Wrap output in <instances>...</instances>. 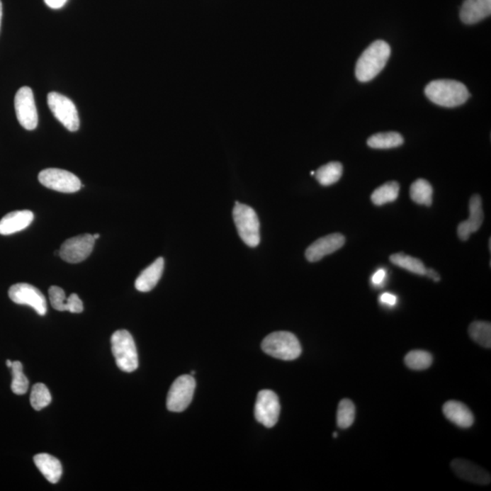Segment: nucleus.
<instances>
[{"mask_svg":"<svg viewBox=\"0 0 491 491\" xmlns=\"http://www.w3.org/2000/svg\"><path fill=\"white\" fill-rule=\"evenodd\" d=\"M451 468L461 479L470 482L487 485L490 483V475L484 468L463 458H456L451 462Z\"/></svg>","mask_w":491,"mask_h":491,"instance_id":"2eb2a0df","label":"nucleus"},{"mask_svg":"<svg viewBox=\"0 0 491 491\" xmlns=\"http://www.w3.org/2000/svg\"><path fill=\"white\" fill-rule=\"evenodd\" d=\"M390 47L384 40H376L361 54L356 65V78L368 82L384 69L390 56Z\"/></svg>","mask_w":491,"mask_h":491,"instance_id":"f03ea898","label":"nucleus"},{"mask_svg":"<svg viewBox=\"0 0 491 491\" xmlns=\"http://www.w3.org/2000/svg\"><path fill=\"white\" fill-rule=\"evenodd\" d=\"M47 104L54 117L69 131H77L79 128V118L76 106L69 98L57 92L47 95Z\"/></svg>","mask_w":491,"mask_h":491,"instance_id":"0eeeda50","label":"nucleus"},{"mask_svg":"<svg viewBox=\"0 0 491 491\" xmlns=\"http://www.w3.org/2000/svg\"><path fill=\"white\" fill-rule=\"evenodd\" d=\"M443 413L449 422L460 428H470L474 423V416L465 404L457 400H449L443 406Z\"/></svg>","mask_w":491,"mask_h":491,"instance_id":"6ab92c4d","label":"nucleus"},{"mask_svg":"<svg viewBox=\"0 0 491 491\" xmlns=\"http://www.w3.org/2000/svg\"><path fill=\"white\" fill-rule=\"evenodd\" d=\"M390 259L394 265L414 273V274L419 276H426L427 274V269H428L419 259L405 255L404 253H396V254L391 255Z\"/></svg>","mask_w":491,"mask_h":491,"instance_id":"a878e982","label":"nucleus"},{"mask_svg":"<svg viewBox=\"0 0 491 491\" xmlns=\"http://www.w3.org/2000/svg\"><path fill=\"white\" fill-rule=\"evenodd\" d=\"M346 242L345 237L340 233L330 234L320 237L315 242L311 244L307 249L305 256L310 262H317L322 259L324 256L342 249Z\"/></svg>","mask_w":491,"mask_h":491,"instance_id":"ddd939ff","label":"nucleus"},{"mask_svg":"<svg viewBox=\"0 0 491 491\" xmlns=\"http://www.w3.org/2000/svg\"><path fill=\"white\" fill-rule=\"evenodd\" d=\"M470 338L484 348H491V325L490 322H475L468 327Z\"/></svg>","mask_w":491,"mask_h":491,"instance_id":"bb28decb","label":"nucleus"},{"mask_svg":"<svg viewBox=\"0 0 491 491\" xmlns=\"http://www.w3.org/2000/svg\"><path fill=\"white\" fill-rule=\"evenodd\" d=\"M261 348L268 355L282 361H294L303 351L297 337L288 332L269 334L263 340Z\"/></svg>","mask_w":491,"mask_h":491,"instance_id":"7ed1b4c3","label":"nucleus"},{"mask_svg":"<svg viewBox=\"0 0 491 491\" xmlns=\"http://www.w3.org/2000/svg\"><path fill=\"white\" fill-rule=\"evenodd\" d=\"M333 436H334V438H337V436H338V433H337V432L333 433Z\"/></svg>","mask_w":491,"mask_h":491,"instance_id":"58836bf2","label":"nucleus"},{"mask_svg":"<svg viewBox=\"0 0 491 491\" xmlns=\"http://www.w3.org/2000/svg\"><path fill=\"white\" fill-rule=\"evenodd\" d=\"M44 1L50 9H59L65 6L67 0H44Z\"/></svg>","mask_w":491,"mask_h":491,"instance_id":"72a5a7b5","label":"nucleus"},{"mask_svg":"<svg viewBox=\"0 0 491 491\" xmlns=\"http://www.w3.org/2000/svg\"><path fill=\"white\" fill-rule=\"evenodd\" d=\"M112 353L122 371L133 372L139 368V357L133 337L128 330H118L111 337Z\"/></svg>","mask_w":491,"mask_h":491,"instance_id":"20e7f679","label":"nucleus"},{"mask_svg":"<svg viewBox=\"0 0 491 491\" xmlns=\"http://www.w3.org/2000/svg\"><path fill=\"white\" fill-rule=\"evenodd\" d=\"M34 220V214L30 210H19L6 214L0 220V234L11 235L27 229Z\"/></svg>","mask_w":491,"mask_h":491,"instance_id":"a211bd4d","label":"nucleus"},{"mask_svg":"<svg viewBox=\"0 0 491 491\" xmlns=\"http://www.w3.org/2000/svg\"><path fill=\"white\" fill-rule=\"evenodd\" d=\"M410 198L417 204L429 207L432 204L433 188L426 179H419L410 186Z\"/></svg>","mask_w":491,"mask_h":491,"instance_id":"4be33fe9","label":"nucleus"},{"mask_svg":"<svg viewBox=\"0 0 491 491\" xmlns=\"http://www.w3.org/2000/svg\"><path fill=\"white\" fill-rule=\"evenodd\" d=\"M233 218L237 230V233L244 243L249 247H256L261 242L259 235V220L258 215L252 208L236 202L233 208Z\"/></svg>","mask_w":491,"mask_h":491,"instance_id":"39448f33","label":"nucleus"},{"mask_svg":"<svg viewBox=\"0 0 491 491\" xmlns=\"http://www.w3.org/2000/svg\"><path fill=\"white\" fill-rule=\"evenodd\" d=\"M356 409L354 403L351 400L345 399L340 401L337 412V422L339 428L346 429L353 424L355 420Z\"/></svg>","mask_w":491,"mask_h":491,"instance_id":"c85d7f7f","label":"nucleus"},{"mask_svg":"<svg viewBox=\"0 0 491 491\" xmlns=\"http://www.w3.org/2000/svg\"><path fill=\"white\" fill-rule=\"evenodd\" d=\"M51 400V395L49 388L43 383L35 384L32 388L30 394V404L32 407L36 410H41L49 406Z\"/></svg>","mask_w":491,"mask_h":491,"instance_id":"7c9ffc66","label":"nucleus"},{"mask_svg":"<svg viewBox=\"0 0 491 491\" xmlns=\"http://www.w3.org/2000/svg\"><path fill=\"white\" fill-rule=\"evenodd\" d=\"M51 306L57 311H69L72 313H81L84 306L77 294L66 298L65 291L57 286H52L49 290Z\"/></svg>","mask_w":491,"mask_h":491,"instance_id":"f3484780","label":"nucleus"},{"mask_svg":"<svg viewBox=\"0 0 491 491\" xmlns=\"http://www.w3.org/2000/svg\"><path fill=\"white\" fill-rule=\"evenodd\" d=\"M34 462L40 473L50 483L59 482L62 476V465L57 458L50 454L41 453L35 456Z\"/></svg>","mask_w":491,"mask_h":491,"instance_id":"412c9836","label":"nucleus"},{"mask_svg":"<svg viewBox=\"0 0 491 491\" xmlns=\"http://www.w3.org/2000/svg\"><path fill=\"white\" fill-rule=\"evenodd\" d=\"M380 300L382 304L388 305V306H395L397 303V297L391 293H383L380 295Z\"/></svg>","mask_w":491,"mask_h":491,"instance_id":"473e14b6","label":"nucleus"},{"mask_svg":"<svg viewBox=\"0 0 491 491\" xmlns=\"http://www.w3.org/2000/svg\"><path fill=\"white\" fill-rule=\"evenodd\" d=\"M403 137L397 132L378 133L368 140V146L372 149H388L402 145Z\"/></svg>","mask_w":491,"mask_h":491,"instance_id":"b1692460","label":"nucleus"},{"mask_svg":"<svg viewBox=\"0 0 491 491\" xmlns=\"http://www.w3.org/2000/svg\"><path fill=\"white\" fill-rule=\"evenodd\" d=\"M6 366H8L9 368H11L13 361H9V359H8V361H6Z\"/></svg>","mask_w":491,"mask_h":491,"instance_id":"e433bc0d","label":"nucleus"},{"mask_svg":"<svg viewBox=\"0 0 491 491\" xmlns=\"http://www.w3.org/2000/svg\"><path fill=\"white\" fill-rule=\"evenodd\" d=\"M279 413L281 404L277 394L268 390L259 391L255 405L256 422L266 428H272L277 424Z\"/></svg>","mask_w":491,"mask_h":491,"instance_id":"9b49d317","label":"nucleus"},{"mask_svg":"<svg viewBox=\"0 0 491 491\" xmlns=\"http://www.w3.org/2000/svg\"><path fill=\"white\" fill-rule=\"evenodd\" d=\"M482 200L480 195H473L470 201V217L462 221L458 227V236L463 242L470 239L471 234L477 232L483 223Z\"/></svg>","mask_w":491,"mask_h":491,"instance_id":"4468645a","label":"nucleus"},{"mask_svg":"<svg viewBox=\"0 0 491 491\" xmlns=\"http://www.w3.org/2000/svg\"><path fill=\"white\" fill-rule=\"evenodd\" d=\"M11 371L13 377L11 390L13 393L17 395L27 393L30 382H28V378L23 373V365H22L21 361H13Z\"/></svg>","mask_w":491,"mask_h":491,"instance_id":"c756f323","label":"nucleus"},{"mask_svg":"<svg viewBox=\"0 0 491 491\" xmlns=\"http://www.w3.org/2000/svg\"><path fill=\"white\" fill-rule=\"evenodd\" d=\"M94 245L95 239L93 235L83 234L67 239L61 245L59 254L63 261L76 264L85 261L91 254Z\"/></svg>","mask_w":491,"mask_h":491,"instance_id":"9d476101","label":"nucleus"},{"mask_svg":"<svg viewBox=\"0 0 491 491\" xmlns=\"http://www.w3.org/2000/svg\"><path fill=\"white\" fill-rule=\"evenodd\" d=\"M426 276H428L429 278H432L433 281H434L436 282L439 281V279H441V278H439L438 273H436L434 271V269H427Z\"/></svg>","mask_w":491,"mask_h":491,"instance_id":"f704fd0d","label":"nucleus"},{"mask_svg":"<svg viewBox=\"0 0 491 491\" xmlns=\"http://www.w3.org/2000/svg\"><path fill=\"white\" fill-rule=\"evenodd\" d=\"M425 94L433 103L445 108H455L464 104L470 96L463 83L451 79L434 80L429 83Z\"/></svg>","mask_w":491,"mask_h":491,"instance_id":"f257e3e1","label":"nucleus"},{"mask_svg":"<svg viewBox=\"0 0 491 491\" xmlns=\"http://www.w3.org/2000/svg\"><path fill=\"white\" fill-rule=\"evenodd\" d=\"M9 296L13 303L27 305L33 307L38 315H46L47 310L46 298L34 286L27 283L13 285L9 288Z\"/></svg>","mask_w":491,"mask_h":491,"instance_id":"f8f14e48","label":"nucleus"},{"mask_svg":"<svg viewBox=\"0 0 491 491\" xmlns=\"http://www.w3.org/2000/svg\"><path fill=\"white\" fill-rule=\"evenodd\" d=\"M164 265H165L164 259L159 258L152 265L144 269L136 279V281H135V287H136L137 290L140 292L152 290L156 287V285L158 284L160 278H162Z\"/></svg>","mask_w":491,"mask_h":491,"instance_id":"aec40b11","label":"nucleus"},{"mask_svg":"<svg viewBox=\"0 0 491 491\" xmlns=\"http://www.w3.org/2000/svg\"><path fill=\"white\" fill-rule=\"evenodd\" d=\"M2 16H3L2 2H1V0H0V28H1Z\"/></svg>","mask_w":491,"mask_h":491,"instance_id":"c9c22d12","label":"nucleus"},{"mask_svg":"<svg viewBox=\"0 0 491 491\" xmlns=\"http://www.w3.org/2000/svg\"><path fill=\"white\" fill-rule=\"evenodd\" d=\"M93 237H94V239L96 240V239H99V237H101V235H99V234H94V235H93Z\"/></svg>","mask_w":491,"mask_h":491,"instance_id":"4c0bfd02","label":"nucleus"},{"mask_svg":"<svg viewBox=\"0 0 491 491\" xmlns=\"http://www.w3.org/2000/svg\"><path fill=\"white\" fill-rule=\"evenodd\" d=\"M15 109L18 120L28 130L38 127V115L33 91L28 86L18 89L15 97Z\"/></svg>","mask_w":491,"mask_h":491,"instance_id":"1a4fd4ad","label":"nucleus"},{"mask_svg":"<svg viewBox=\"0 0 491 491\" xmlns=\"http://www.w3.org/2000/svg\"><path fill=\"white\" fill-rule=\"evenodd\" d=\"M38 181L45 187L62 193H75L81 188V182L78 176L60 169L43 170L38 175Z\"/></svg>","mask_w":491,"mask_h":491,"instance_id":"6e6552de","label":"nucleus"},{"mask_svg":"<svg viewBox=\"0 0 491 491\" xmlns=\"http://www.w3.org/2000/svg\"><path fill=\"white\" fill-rule=\"evenodd\" d=\"M343 173L342 164L339 162H329L315 172L317 181L320 185L330 186L335 184L342 178Z\"/></svg>","mask_w":491,"mask_h":491,"instance_id":"393cba45","label":"nucleus"},{"mask_svg":"<svg viewBox=\"0 0 491 491\" xmlns=\"http://www.w3.org/2000/svg\"><path fill=\"white\" fill-rule=\"evenodd\" d=\"M196 388V381L191 375H183L173 382L167 397L169 412H182L191 403Z\"/></svg>","mask_w":491,"mask_h":491,"instance_id":"423d86ee","label":"nucleus"},{"mask_svg":"<svg viewBox=\"0 0 491 491\" xmlns=\"http://www.w3.org/2000/svg\"><path fill=\"white\" fill-rule=\"evenodd\" d=\"M386 271L383 269H378L376 272L374 273V275L372 276L371 278V282L372 284L375 286H380L382 283H383L385 281V278H386Z\"/></svg>","mask_w":491,"mask_h":491,"instance_id":"2f4dec72","label":"nucleus"},{"mask_svg":"<svg viewBox=\"0 0 491 491\" xmlns=\"http://www.w3.org/2000/svg\"><path fill=\"white\" fill-rule=\"evenodd\" d=\"M491 14V0H465L461 9V19L465 24L473 25Z\"/></svg>","mask_w":491,"mask_h":491,"instance_id":"dca6fc26","label":"nucleus"},{"mask_svg":"<svg viewBox=\"0 0 491 491\" xmlns=\"http://www.w3.org/2000/svg\"><path fill=\"white\" fill-rule=\"evenodd\" d=\"M407 368L412 371H424L431 367L433 358L431 353L425 351H412L404 359Z\"/></svg>","mask_w":491,"mask_h":491,"instance_id":"cd10ccee","label":"nucleus"},{"mask_svg":"<svg viewBox=\"0 0 491 491\" xmlns=\"http://www.w3.org/2000/svg\"><path fill=\"white\" fill-rule=\"evenodd\" d=\"M400 194V184L397 181L385 183L375 189L371 194V201L377 206H382L397 200Z\"/></svg>","mask_w":491,"mask_h":491,"instance_id":"5701e85b","label":"nucleus"}]
</instances>
